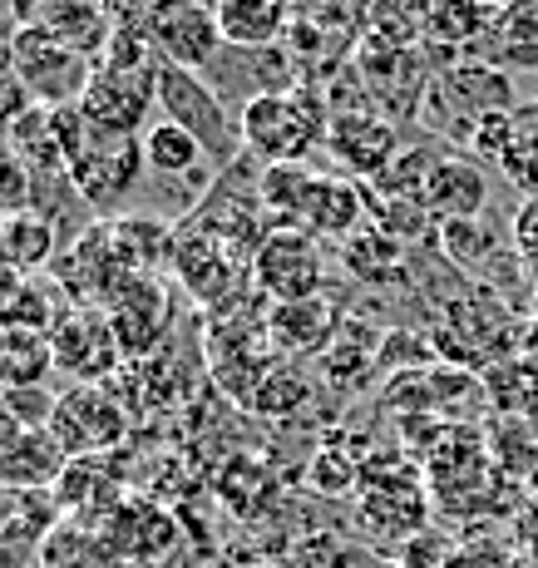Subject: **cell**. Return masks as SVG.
I'll return each mask as SVG.
<instances>
[{"mask_svg": "<svg viewBox=\"0 0 538 568\" xmlns=\"http://www.w3.org/2000/svg\"><path fill=\"white\" fill-rule=\"evenodd\" d=\"M237 119H243L247 154L262 163H306V154L332 134V114L312 90L262 94Z\"/></svg>", "mask_w": 538, "mask_h": 568, "instance_id": "obj_1", "label": "cell"}, {"mask_svg": "<svg viewBox=\"0 0 538 568\" xmlns=\"http://www.w3.org/2000/svg\"><path fill=\"white\" fill-rule=\"evenodd\" d=\"M159 109H163V119L189 129L217 169H233V163L247 154L243 119H237V109L227 104L203 74L179 70V64H163L159 70Z\"/></svg>", "mask_w": 538, "mask_h": 568, "instance_id": "obj_2", "label": "cell"}, {"mask_svg": "<svg viewBox=\"0 0 538 568\" xmlns=\"http://www.w3.org/2000/svg\"><path fill=\"white\" fill-rule=\"evenodd\" d=\"M10 74L26 84V94L45 109H64V104H80L84 90H90V74L94 60H84L80 50L60 45L50 30H40L35 20L10 36Z\"/></svg>", "mask_w": 538, "mask_h": 568, "instance_id": "obj_3", "label": "cell"}, {"mask_svg": "<svg viewBox=\"0 0 538 568\" xmlns=\"http://www.w3.org/2000/svg\"><path fill=\"white\" fill-rule=\"evenodd\" d=\"M70 179L80 189V199L94 207L99 223H109L139 193V183H144V139L94 129L80 154L70 159Z\"/></svg>", "mask_w": 538, "mask_h": 568, "instance_id": "obj_4", "label": "cell"}, {"mask_svg": "<svg viewBox=\"0 0 538 568\" xmlns=\"http://www.w3.org/2000/svg\"><path fill=\"white\" fill-rule=\"evenodd\" d=\"M247 277L257 287V297L277 302H302V297H322L326 287V262L322 243H316L306 227H277L262 237V247L247 262Z\"/></svg>", "mask_w": 538, "mask_h": 568, "instance_id": "obj_5", "label": "cell"}, {"mask_svg": "<svg viewBox=\"0 0 538 568\" xmlns=\"http://www.w3.org/2000/svg\"><path fill=\"white\" fill-rule=\"evenodd\" d=\"M50 430L70 460H90V455L114 450L129 435V410L104 386H70L60 396V406H54Z\"/></svg>", "mask_w": 538, "mask_h": 568, "instance_id": "obj_6", "label": "cell"}, {"mask_svg": "<svg viewBox=\"0 0 538 568\" xmlns=\"http://www.w3.org/2000/svg\"><path fill=\"white\" fill-rule=\"evenodd\" d=\"M50 342H54V366L74 386H99L104 376H114L124 366L109 312H99V307H70L50 326Z\"/></svg>", "mask_w": 538, "mask_h": 568, "instance_id": "obj_7", "label": "cell"}, {"mask_svg": "<svg viewBox=\"0 0 538 568\" xmlns=\"http://www.w3.org/2000/svg\"><path fill=\"white\" fill-rule=\"evenodd\" d=\"M159 70L163 64H144V70H124V64H94L90 90H84V119L109 134H139L149 109L159 104Z\"/></svg>", "mask_w": 538, "mask_h": 568, "instance_id": "obj_8", "label": "cell"}, {"mask_svg": "<svg viewBox=\"0 0 538 568\" xmlns=\"http://www.w3.org/2000/svg\"><path fill=\"white\" fill-rule=\"evenodd\" d=\"M361 524L370 539L410 544L425 534V489L410 469H366L361 479Z\"/></svg>", "mask_w": 538, "mask_h": 568, "instance_id": "obj_9", "label": "cell"}, {"mask_svg": "<svg viewBox=\"0 0 538 568\" xmlns=\"http://www.w3.org/2000/svg\"><path fill=\"white\" fill-rule=\"evenodd\" d=\"M425 100L445 104L449 114H455V129H485L489 119H499L504 109H509L514 90L509 80H504L499 64L489 60H455V70H445L440 80L430 84V94Z\"/></svg>", "mask_w": 538, "mask_h": 568, "instance_id": "obj_10", "label": "cell"}, {"mask_svg": "<svg viewBox=\"0 0 538 568\" xmlns=\"http://www.w3.org/2000/svg\"><path fill=\"white\" fill-rule=\"evenodd\" d=\"M243 262L247 257H233V247L217 243V237L197 233V227H189V223L179 227V243H173V277L183 282V292H189L193 302L233 307Z\"/></svg>", "mask_w": 538, "mask_h": 568, "instance_id": "obj_11", "label": "cell"}, {"mask_svg": "<svg viewBox=\"0 0 538 568\" xmlns=\"http://www.w3.org/2000/svg\"><path fill=\"white\" fill-rule=\"evenodd\" d=\"M173 312H179V302H173V292L163 287L159 277H134V287L109 307V326H114V336H119L124 362H134V356L149 362V356L159 352L173 326Z\"/></svg>", "mask_w": 538, "mask_h": 568, "instance_id": "obj_12", "label": "cell"}, {"mask_svg": "<svg viewBox=\"0 0 538 568\" xmlns=\"http://www.w3.org/2000/svg\"><path fill=\"white\" fill-rule=\"evenodd\" d=\"M64 465H70V455L54 440V430H30V425L0 415V489L26 495V489L60 485Z\"/></svg>", "mask_w": 538, "mask_h": 568, "instance_id": "obj_13", "label": "cell"}, {"mask_svg": "<svg viewBox=\"0 0 538 568\" xmlns=\"http://www.w3.org/2000/svg\"><path fill=\"white\" fill-rule=\"evenodd\" d=\"M149 40L163 64H179V70H193V74H203L227 45L223 26H217V10L207 6V0H189V6L169 10V16L149 30Z\"/></svg>", "mask_w": 538, "mask_h": 568, "instance_id": "obj_14", "label": "cell"}, {"mask_svg": "<svg viewBox=\"0 0 538 568\" xmlns=\"http://www.w3.org/2000/svg\"><path fill=\"white\" fill-rule=\"evenodd\" d=\"M342 312L332 297H302V302H277L267 307V332L277 356H326L342 336Z\"/></svg>", "mask_w": 538, "mask_h": 568, "instance_id": "obj_15", "label": "cell"}, {"mask_svg": "<svg viewBox=\"0 0 538 568\" xmlns=\"http://www.w3.org/2000/svg\"><path fill=\"white\" fill-rule=\"evenodd\" d=\"M326 149H332L351 173L376 179V173H386V163L400 154V134H395V124L380 119L376 109H346V114H332Z\"/></svg>", "mask_w": 538, "mask_h": 568, "instance_id": "obj_16", "label": "cell"}, {"mask_svg": "<svg viewBox=\"0 0 538 568\" xmlns=\"http://www.w3.org/2000/svg\"><path fill=\"white\" fill-rule=\"evenodd\" d=\"M425 207L440 223H475L489 207V173L465 154H445L425 183Z\"/></svg>", "mask_w": 538, "mask_h": 568, "instance_id": "obj_17", "label": "cell"}, {"mask_svg": "<svg viewBox=\"0 0 538 568\" xmlns=\"http://www.w3.org/2000/svg\"><path fill=\"white\" fill-rule=\"evenodd\" d=\"M35 26L50 30L60 45L80 50L84 60H99V54L109 50V40H114L119 20L104 0H45L40 16H35Z\"/></svg>", "mask_w": 538, "mask_h": 568, "instance_id": "obj_18", "label": "cell"}, {"mask_svg": "<svg viewBox=\"0 0 538 568\" xmlns=\"http://www.w3.org/2000/svg\"><path fill=\"white\" fill-rule=\"evenodd\" d=\"M109 237H114V253L124 257V267L134 277H159L163 267H173V243H179V227L159 213H119L109 217Z\"/></svg>", "mask_w": 538, "mask_h": 568, "instance_id": "obj_19", "label": "cell"}, {"mask_svg": "<svg viewBox=\"0 0 538 568\" xmlns=\"http://www.w3.org/2000/svg\"><path fill=\"white\" fill-rule=\"evenodd\" d=\"M54 342L50 332L26 322H0V386L6 390H35L54 376Z\"/></svg>", "mask_w": 538, "mask_h": 568, "instance_id": "obj_20", "label": "cell"}, {"mask_svg": "<svg viewBox=\"0 0 538 568\" xmlns=\"http://www.w3.org/2000/svg\"><path fill=\"white\" fill-rule=\"evenodd\" d=\"M207 169H217V163L173 119H159V124L144 129V183H179V179H197Z\"/></svg>", "mask_w": 538, "mask_h": 568, "instance_id": "obj_21", "label": "cell"}, {"mask_svg": "<svg viewBox=\"0 0 538 568\" xmlns=\"http://www.w3.org/2000/svg\"><path fill=\"white\" fill-rule=\"evenodd\" d=\"M64 253V237L54 233L50 217H40L35 207L16 217H0V262L16 267L20 277H40L45 267H54Z\"/></svg>", "mask_w": 538, "mask_h": 568, "instance_id": "obj_22", "label": "cell"}, {"mask_svg": "<svg viewBox=\"0 0 538 568\" xmlns=\"http://www.w3.org/2000/svg\"><path fill=\"white\" fill-rule=\"evenodd\" d=\"M223 40L237 50H272L287 36V6L282 0H213Z\"/></svg>", "mask_w": 538, "mask_h": 568, "instance_id": "obj_23", "label": "cell"}, {"mask_svg": "<svg viewBox=\"0 0 538 568\" xmlns=\"http://www.w3.org/2000/svg\"><path fill=\"white\" fill-rule=\"evenodd\" d=\"M104 544L124 559H159L173 549V519L153 505H119L104 524Z\"/></svg>", "mask_w": 538, "mask_h": 568, "instance_id": "obj_24", "label": "cell"}, {"mask_svg": "<svg viewBox=\"0 0 538 568\" xmlns=\"http://www.w3.org/2000/svg\"><path fill=\"white\" fill-rule=\"evenodd\" d=\"M489 64H538V0H504L485 40Z\"/></svg>", "mask_w": 538, "mask_h": 568, "instance_id": "obj_25", "label": "cell"}, {"mask_svg": "<svg viewBox=\"0 0 538 568\" xmlns=\"http://www.w3.org/2000/svg\"><path fill=\"white\" fill-rule=\"evenodd\" d=\"M485 396L509 420H538V362L534 356H499L485 371Z\"/></svg>", "mask_w": 538, "mask_h": 568, "instance_id": "obj_26", "label": "cell"}, {"mask_svg": "<svg viewBox=\"0 0 538 568\" xmlns=\"http://www.w3.org/2000/svg\"><path fill=\"white\" fill-rule=\"evenodd\" d=\"M494 10H499V6H485V0H435L425 36H430L435 45H445V50L449 45H455V50H469V45L485 50L489 26H494Z\"/></svg>", "mask_w": 538, "mask_h": 568, "instance_id": "obj_27", "label": "cell"}, {"mask_svg": "<svg viewBox=\"0 0 538 568\" xmlns=\"http://www.w3.org/2000/svg\"><path fill=\"white\" fill-rule=\"evenodd\" d=\"M405 243L400 237H390L386 227H366L361 237H351L346 243V267L356 272V277L366 282H390L405 272Z\"/></svg>", "mask_w": 538, "mask_h": 568, "instance_id": "obj_28", "label": "cell"}, {"mask_svg": "<svg viewBox=\"0 0 538 568\" xmlns=\"http://www.w3.org/2000/svg\"><path fill=\"white\" fill-rule=\"evenodd\" d=\"M312 390H316V381L306 376V371L272 366L267 376L257 381V390L247 396V406H257L262 415H292V410H302L306 400H312Z\"/></svg>", "mask_w": 538, "mask_h": 568, "instance_id": "obj_29", "label": "cell"}, {"mask_svg": "<svg viewBox=\"0 0 538 568\" xmlns=\"http://www.w3.org/2000/svg\"><path fill=\"white\" fill-rule=\"evenodd\" d=\"M287 568H395V564L370 559L361 544L336 539V534H306V539L292 549Z\"/></svg>", "mask_w": 538, "mask_h": 568, "instance_id": "obj_30", "label": "cell"}, {"mask_svg": "<svg viewBox=\"0 0 538 568\" xmlns=\"http://www.w3.org/2000/svg\"><path fill=\"white\" fill-rule=\"evenodd\" d=\"M30 199H35V173L20 154L0 149V217H16L26 213Z\"/></svg>", "mask_w": 538, "mask_h": 568, "instance_id": "obj_31", "label": "cell"}, {"mask_svg": "<svg viewBox=\"0 0 538 568\" xmlns=\"http://www.w3.org/2000/svg\"><path fill=\"white\" fill-rule=\"evenodd\" d=\"M247 568H282V564H247Z\"/></svg>", "mask_w": 538, "mask_h": 568, "instance_id": "obj_32", "label": "cell"}, {"mask_svg": "<svg viewBox=\"0 0 538 568\" xmlns=\"http://www.w3.org/2000/svg\"><path fill=\"white\" fill-rule=\"evenodd\" d=\"M282 6H292V0H282Z\"/></svg>", "mask_w": 538, "mask_h": 568, "instance_id": "obj_33", "label": "cell"}, {"mask_svg": "<svg viewBox=\"0 0 538 568\" xmlns=\"http://www.w3.org/2000/svg\"><path fill=\"white\" fill-rule=\"evenodd\" d=\"M0 396H6V386H0Z\"/></svg>", "mask_w": 538, "mask_h": 568, "instance_id": "obj_34", "label": "cell"}]
</instances>
